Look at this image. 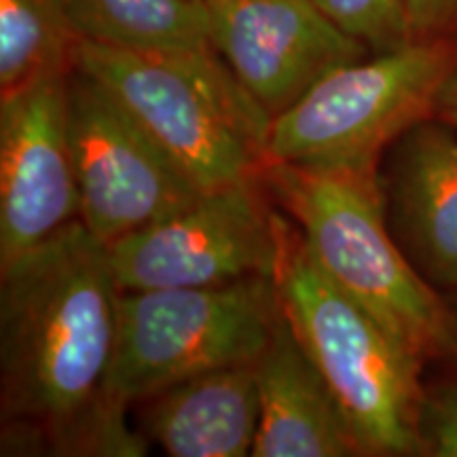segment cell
Returning a JSON list of instances; mask_svg holds the SVG:
<instances>
[{"mask_svg":"<svg viewBox=\"0 0 457 457\" xmlns=\"http://www.w3.org/2000/svg\"><path fill=\"white\" fill-rule=\"evenodd\" d=\"M254 373L261 407L254 457L362 455L350 421L286 313L256 358Z\"/></svg>","mask_w":457,"mask_h":457,"instance_id":"cell-12","label":"cell"},{"mask_svg":"<svg viewBox=\"0 0 457 457\" xmlns=\"http://www.w3.org/2000/svg\"><path fill=\"white\" fill-rule=\"evenodd\" d=\"M282 310L350 421L364 457H421L426 362L318 265L288 222L276 271Z\"/></svg>","mask_w":457,"mask_h":457,"instance_id":"cell-4","label":"cell"},{"mask_svg":"<svg viewBox=\"0 0 457 457\" xmlns=\"http://www.w3.org/2000/svg\"><path fill=\"white\" fill-rule=\"evenodd\" d=\"M386 219L417 273L445 295L457 288V128L438 117L404 131L379 170Z\"/></svg>","mask_w":457,"mask_h":457,"instance_id":"cell-11","label":"cell"},{"mask_svg":"<svg viewBox=\"0 0 457 457\" xmlns=\"http://www.w3.org/2000/svg\"><path fill=\"white\" fill-rule=\"evenodd\" d=\"M81 45L68 0H0V94L71 74Z\"/></svg>","mask_w":457,"mask_h":457,"instance_id":"cell-15","label":"cell"},{"mask_svg":"<svg viewBox=\"0 0 457 457\" xmlns=\"http://www.w3.org/2000/svg\"><path fill=\"white\" fill-rule=\"evenodd\" d=\"M455 71L457 45L421 43L337 68L273 119L267 163L379 171L387 148L434 117Z\"/></svg>","mask_w":457,"mask_h":457,"instance_id":"cell-5","label":"cell"},{"mask_svg":"<svg viewBox=\"0 0 457 457\" xmlns=\"http://www.w3.org/2000/svg\"><path fill=\"white\" fill-rule=\"evenodd\" d=\"M282 313L273 276L121 293L108 390L136 404L188 377L253 364Z\"/></svg>","mask_w":457,"mask_h":457,"instance_id":"cell-6","label":"cell"},{"mask_svg":"<svg viewBox=\"0 0 457 457\" xmlns=\"http://www.w3.org/2000/svg\"><path fill=\"white\" fill-rule=\"evenodd\" d=\"M136 404L138 430L170 457L253 455L261 417L254 362L188 377Z\"/></svg>","mask_w":457,"mask_h":457,"instance_id":"cell-13","label":"cell"},{"mask_svg":"<svg viewBox=\"0 0 457 457\" xmlns=\"http://www.w3.org/2000/svg\"><path fill=\"white\" fill-rule=\"evenodd\" d=\"M68 131L81 199L79 220L106 248L180 212L204 193L81 68L68 79Z\"/></svg>","mask_w":457,"mask_h":457,"instance_id":"cell-8","label":"cell"},{"mask_svg":"<svg viewBox=\"0 0 457 457\" xmlns=\"http://www.w3.org/2000/svg\"><path fill=\"white\" fill-rule=\"evenodd\" d=\"M443 296H445V303H447V310L451 316V327H453V335H455V352H453V360H451L449 364H457V288L449 290V293H445Z\"/></svg>","mask_w":457,"mask_h":457,"instance_id":"cell-20","label":"cell"},{"mask_svg":"<svg viewBox=\"0 0 457 457\" xmlns=\"http://www.w3.org/2000/svg\"><path fill=\"white\" fill-rule=\"evenodd\" d=\"M119 296L111 253L81 220L0 267V455L148 453L108 390Z\"/></svg>","mask_w":457,"mask_h":457,"instance_id":"cell-1","label":"cell"},{"mask_svg":"<svg viewBox=\"0 0 457 457\" xmlns=\"http://www.w3.org/2000/svg\"><path fill=\"white\" fill-rule=\"evenodd\" d=\"M83 41L146 54L214 49L205 0H68Z\"/></svg>","mask_w":457,"mask_h":457,"instance_id":"cell-14","label":"cell"},{"mask_svg":"<svg viewBox=\"0 0 457 457\" xmlns=\"http://www.w3.org/2000/svg\"><path fill=\"white\" fill-rule=\"evenodd\" d=\"M434 117L443 119L457 128V71L451 74L449 81L438 94L436 106H434Z\"/></svg>","mask_w":457,"mask_h":457,"instance_id":"cell-19","label":"cell"},{"mask_svg":"<svg viewBox=\"0 0 457 457\" xmlns=\"http://www.w3.org/2000/svg\"><path fill=\"white\" fill-rule=\"evenodd\" d=\"M417 436L421 455L457 457V364L436 379L424 381Z\"/></svg>","mask_w":457,"mask_h":457,"instance_id":"cell-17","label":"cell"},{"mask_svg":"<svg viewBox=\"0 0 457 457\" xmlns=\"http://www.w3.org/2000/svg\"><path fill=\"white\" fill-rule=\"evenodd\" d=\"M71 74L0 94V267L81 214L68 131Z\"/></svg>","mask_w":457,"mask_h":457,"instance_id":"cell-9","label":"cell"},{"mask_svg":"<svg viewBox=\"0 0 457 457\" xmlns=\"http://www.w3.org/2000/svg\"><path fill=\"white\" fill-rule=\"evenodd\" d=\"M261 176L318 265L426 367H447L455 352L447 303L400 250L379 171L267 163Z\"/></svg>","mask_w":457,"mask_h":457,"instance_id":"cell-2","label":"cell"},{"mask_svg":"<svg viewBox=\"0 0 457 457\" xmlns=\"http://www.w3.org/2000/svg\"><path fill=\"white\" fill-rule=\"evenodd\" d=\"M343 32L373 55L411 45L409 0H313Z\"/></svg>","mask_w":457,"mask_h":457,"instance_id":"cell-16","label":"cell"},{"mask_svg":"<svg viewBox=\"0 0 457 457\" xmlns=\"http://www.w3.org/2000/svg\"><path fill=\"white\" fill-rule=\"evenodd\" d=\"M271 202L262 176L202 193L180 212L108 248L119 288L134 293L276 278L290 220Z\"/></svg>","mask_w":457,"mask_h":457,"instance_id":"cell-7","label":"cell"},{"mask_svg":"<svg viewBox=\"0 0 457 457\" xmlns=\"http://www.w3.org/2000/svg\"><path fill=\"white\" fill-rule=\"evenodd\" d=\"M205 4L214 49L271 119L293 108L337 68L373 55L313 0H205Z\"/></svg>","mask_w":457,"mask_h":457,"instance_id":"cell-10","label":"cell"},{"mask_svg":"<svg viewBox=\"0 0 457 457\" xmlns=\"http://www.w3.org/2000/svg\"><path fill=\"white\" fill-rule=\"evenodd\" d=\"M409 38L421 45H457V0H409Z\"/></svg>","mask_w":457,"mask_h":457,"instance_id":"cell-18","label":"cell"},{"mask_svg":"<svg viewBox=\"0 0 457 457\" xmlns=\"http://www.w3.org/2000/svg\"><path fill=\"white\" fill-rule=\"evenodd\" d=\"M77 68L111 91L204 193L265 170L271 114L216 49L146 54L83 41Z\"/></svg>","mask_w":457,"mask_h":457,"instance_id":"cell-3","label":"cell"}]
</instances>
